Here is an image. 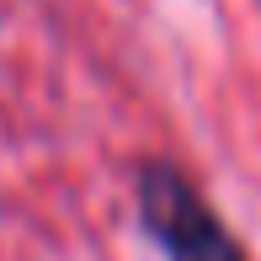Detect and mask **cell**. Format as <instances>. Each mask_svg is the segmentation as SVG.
Instances as JSON below:
<instances>
[{
  "mask_svg": "<svg viewBox=\"0 0 261 261\" xmlns=\"http://www.w3.org/2000/svg\"><path fill=\"white\" fill-rule=\"evenodd\" d=\"M139 219L149 240L165 251V261H245L234 234L171 160L139 165Z\"/></svg>",
  "mask_w": 261,
  "mask_h": 261,
  "instance_id": "cell-1",
  "label": "cell"
}]
</instances>
